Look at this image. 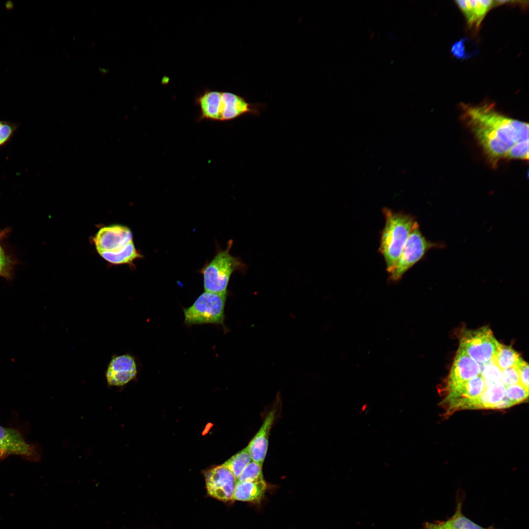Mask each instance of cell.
Instances as JSON below:
<instances>
[{"mask_svg":"<svg viewBox=\"0 0 529 529\" xmlns=\"http://www.w3.org/2000/svg\"><path fill=\"white\" fill-rule=\"evenodd\" d=\"M496 363L502 370L517 365L523 360L511 346L499 343L494 357Z\"/></svg>","mask_w":529,"mask_h":529,"instance_id":"18","label":"cell"},{"mask_svg":"<svg viewBox=\"0 0 529 529\" xmlns=\"http://www.w3.org/2000/svg\"><path fill=\"white\" fill-rule=\"evenodd\" d=\"M266 487L264 479L250 481H237L233 500L258 502L264 496Z\"/></svg>","mask_w":529,"mask_h":529,"instance_id":"15","label":"cell"},{"mask_svg":"<svg viewBox=\"0 0 529 529\" xmlns=\"http://www.w3.org/2000/svg\"><path fill=\"white\" fill-rule=\"evenodd\" d=\"M255 105L242 97L230 92H221L219 104L220 121L230 120L247 113H258Z\"/></svg>","mask_w":529,"mask_h":529,"instance_id":"12","label":"cell"},{"mask_svg":"<svg viewBox=\"0 0 529 529\" xmlns=\"http://www.w3.org/2000/svg\"><path fill=\"white\" fill-rule=\"evenodd\" d=\"M99 255L107 262L115 264H130L135 260L142 257V254L136 248L133 241L117 252H105Z\"/></svg>","mask_w":529,"mask_h":529,"instance_id":"17","label":"cell"},{"mask_svg":"<svg viewBox=\"0 0 529 529\" xmlns=\"http://www.w3.org/2000/svg\"><path fill=\"white\" fill-rule=\"evenodd\" d=\"M461 503L458 502L454 514L442 524L449 529H486L465 517L461 511Z\"/></svg>","mask_w":529,"mask_h":529,"instance_id":"19","label":"cell"},{"mask_svg":"<svg viewBox=\"0 0 529 529\" xmlns=\"http://www.w3.org/2000/svg\"><path fill=\"white\" fill-rule=\"evenodd\" d=\"M436 523L437 527L439 529H449L447 528V527H445L444 526H443L441 522H437V523Z\"/></svg>","mask_w":529,"mask_h":529,"instance_id":"31","label":"cell"},{"mask_svg":"<svg viewBox=\"0 0 529 529\" xmlns=\"http://www.w3.org/2000/svg\"><path fill=\"white\" fill-rule=\"evenodd\" d=\"M480 372L479 363L458 348L448 379L447 387L471 380L479 375Z\"/></svg>","mask_w":529,"mask_h":529,"instance_id":"10","label":"cell"},{"mask_svg":"<svg viewBox=\"0 0 529 529\" xmlns=\"http://www.w3.org/2000/svg\"><path fill=\"white\" fill-rule=\"evenodd\" d=\"M0 236H1V235H0ZM2 253H4V252H3V250H2V248H1V246H0V254H2Z\"/></svg>","mask_w":529,"mask_h":529,"instance_id":"33","label":"cell"},{"mask_svg":"<svg viewBox=\"0 0 529 529\" xmlns=\"http://www.w3.org/2000/svg\"><path fill=\"white\" fill-rule=\"evenodd\" d=\"M221 92L207 90L196 98L200 110V118L220 121L219 104Z\"/></svg>","mask_w":529,"mask_h":529,"instance_id":"16","label":"cell"},{"mask_svg":"<svg viewBox=\"0 0 529 529\" xmlns=\"http://www.w3.org/2000/svg\"><path fill=\"white\" fill-rule=\"evenodd\" d=\"M205 478L209 495L223 502L233 501L237 480L225 466L222 464L207 471Z\"/></svg>","mask_w":529,"mask_h":529,"instance_id":"7","label":"cell"},{"mask_svg":"<svg viewBox=\"0 0 529 529\" xmlns=\"http://www.w3.org/2000/svg\"><path fill=\"white\" fill-rule=\"evenodd\" d=\"M502 382L506 386L520 383L519 368L517 365L503 369Z\"/></svg>","mask_w":529,"mask_h":529,"instance_id":"26","label":"cell"},{"mask_svg":"<svg viewBox=\"0 0 529 529\" xmlns=\"http://www.w3.org/2000/svg\"><path fill=\"white\" fill-rule=\"evenodd\" d=\"M385 223L382 231L379 252L383 256L389 274L394 269L409 237L418 222L411 215L395 212L388 208L382 210Z\"/></svg>","mask_w":529,"mask_h":529,"instance_id":"2","label":"cell"},{"mask_svg":"<svg viewBox=\"0 0 529 529\" xmlns=\"http://www.w3.org/2000/svg\"><path fill=\"white\" fill-rule=\"evenodd\" d=\"M227 294V293L203 292L192 305L183 309L185 324L188 325L205 323L224 324Z\"/></svg>","mask_w":529,"mask_h":529,"instance_id":"4","label":"cell"},{"mask_svg":"<svg viewBox=\"0 0 529 529\" xmlns=\"http://www.w3.org/2000/svg\"><path fill=\"white\" fill-rule=\"evenodd\" d=\"M506 158L528 160L529 159V139L517 143L509 151Z\"/></svg>","mask_w":529,"mask_h":529,"instance_id":"24","label":"cell"},{"mask_svg":"<svg viewBox=\"0 0 529 529\" xmlns=\"http://www.w3.org/2000/svg\"><path fill=\"white\" fill-rule=\"evenodd\" d=\"M275 418V411H270L262 425L246 447L252 460L261 465L265 459L268 446L270 431Z\"/></svg>","mask_w":529,"mask_h":529,"instance_id":"13","label":"cell"},{"mask_svg":"<svg viewBox=\"0 0 529 529\" xmlns=\"http://www.w3.org/2000/svg\"><path fill=\"white\" fill-rule=\"evenodd\" d=\"M133 241L131 230L120 224H113L99 229L94 238V242L98 254L117 252Z\"/></svg>","mask_w":529,"mask_h":529,"instance_id":"8","label":"cell"},{"mask_svg":"<svg viewBox=\"0 0 529 529\" xmlns=\"http://www.w3.org/2000/svg\"><path fill=\"white\" fill-rule=\"evenodd\" d=\"M233 241L229 240L225 250L218 249L214 258L206 263L200 271L203 276L205 291L218 294L227 293V287L232 274L242 270L244 264L233 256L230 251Z\"/></svg>","mask_w":529,"mask_h":529,"instance_id":"3","label":"cell"},{"mask_svg":"<svg viewBox=\"0 0 529 529\" xmlns=\"http://www.w3.org/2000/svg\"><path fill=\"white\" fill-rule=\"evenodd\" d=\"M467 38H464L456 42L452 46L451 52L457 58L466 59L471 57V54L467 51Z\"/></svg>","mask_w":529,"mask_h":529,"instance_id":"27","label":"cell"},{"mask_svg":"<svg viewBox=\"0 0 529 529\" xmlns=\"http://www.w3.org/2000/svg\"><path fill=\"white\" fill-rule=\"evenodd\" d=\"M262 466L251 460L244 468L239 478L238 481H250L264 479Z\"/></svg>","mask_w":529,"mask_h":529,"instance_id":"23","label":"cell"},{"mask_svg":"<svg viewBox=\"0 0 529 529\" xmlns=\"http://www.w3.org/2000/svg\"><path fill=\"white\" fill-rule=\"evenodd\" d=\"M367 405L366 404L363 405V406L361 408V411H365L366 410V409H367Z\"/></svg>","mask_w":529,"mask_h":529,"instance_id":"32","label":"cell"},{"mask_svg":"<svg viewBox=\"0 0 529 529\" xmlns=\"http://www.w3.org/2000/svg\"><path fill=\"white\" fill-rule=\"evenodd\" d=\"M517 366L519 368L520 383L529 389V365L523 360Z\"/></svg>","mask_w":529,"mask_h":529,"instance_id":"28","label":"cell"},{"mask_svg":"<svg viewBox=\"0 0 529 529\" xmlns=\"http://www.w3.org/2000/svg\"><path fill=\"white\" fill-rule=\"evenodd\" d=\"M18 125L13 122L5 120L0 128V147L4 146L11 140Z\"/></svg>","mask_w":529,"mask_h":529,"instance_id":"25","label":"cell"},{"mask_svg":"<svg viewBox=\"0 0 529 529\" xmlns=\"http://www.w3.org/2000/svg\"><path fill=\"white\" fill-rule=\"evenodd\" d=\"M33 447L17 431L0 426V458L12 455L31 456Z\"/></svg>","mask_w":529,"mask_h":529,"instance_id":"11","label":"cell"},{"mask_svg":"<svg viewBox=\"0 0 529 529\" xmlns=\"http://www.w3.org/2000/svg\"><path fill=\"white\" fill-rule=\"evenodd\" d=\"M482 368H481L480 373L482 377L486 388L496 383L501 382L502 370L495 362L494 359L484 364Z\"/></svg>","mask_w":529,"mask_h":529,"instance_id":"21","label":"cell"},{"mask_svg":"<svg viewBox=\"0 0 529 529\" xmlns=\"http://www.w3.org/2000/svg\"><path fill=\"white\" fill-rule=\"evenodd\" d=\"M424 529H439L435 523H426L424 526Z\"/></svg>","mask_w":529,"mask_h":529,"instance_id":"30","label":"cell"},{"mask_svg":"<svg viewBox=\"0 0 529 529\" xmlns=\"http://www.w3.org/2000/svg\"><path fill=\"white\" fill-rule=\"evenodd\" d=\"M251 460V458L246 447L243 450L232 456L223 465L232 473L237 480L244 468Z\"/></svg>","mask_w":529,"mask_h":529,"instance_id":"20","label":"cell"},{"mask_svg":"<svg viewBox=\"0 0 529 529\" xmlns=\"http://www.w3.org/2000/svg\"><path fill=\"white\" fill-rule=\"evenodd\" d=\"M8 260L4 253L0 254V275L3 274L8 265Z\"/></svg>","mask_w":529,"mask_h":529,"instance_id":"29","label":"cell"},{"mask_svg":"<svg viewBox=\"0 0 529 529\" xmlns=\"http://www.w3.org/2000/svg\"><path fill=\"white\" fill-rule=\"evenodd\" d=\"M499 342L488 327L467 330L460 339L459 348L477 362L485 363L494 358Z\"/></svg>","mask_w":529,"mask_h":529,"instance_id":"6","label":"cell"},{"mask_svg":"<svg viewBox=\"0 0 529 529\" xmlns=\"http://www.w3.org/2000/svg\"><path fill=\"white\" fill-rule=\"evenodd\" d=\"M137 364L130 354L114 356L105 372V378L110 386L120 387L134 380L137 374Z\"/></svg>","mask_w":529,"mask_h":529,"instance_id":"9","label":"cell"},{"mask_svg":"<svg viewBox=\"0 0 529 529\" xmlns=\"http://www.w3.org/2000/svg\"><path fill=\"white\" fill-rule=\"evenodd\" d=\"M455 2L465 17L467 24L475 26L479 25L495 4V1L491 0H462Z\"/></svg>","mask_w":529,"mask_h":529,"instance_id":"14","label":"cell"},{"mask_svg":"<svg viewBox=\"0 0 529 529\" xmlns=\"http://www.w3.org/2000/svg\"><path fill=\"white\" fill-rule=\"evenodd\" d=\"M437 243L427 240L419 229L418 223L412 230L393 271L389 274L388 281L396 283L424 257L432 248L439 247Z\"/></svg>","mask_w":529,"mask_h":529,"instance_id":"5","label":"cell"},{"mask_svg":"<svg viewBox=\"0 0 529 529\" xmlns=\"http://www.w3.org/2000/svg\"><path fill=\"white\" fill-rule=\"evenodd\" d=\"M529 389L521 383H518L505 388V397L511 403L512 405L520 403L528 398Z\"/></svg>","mask_w":529,"mask_h":529,"instance_id":"22","label":"cell"},{"mask_svg":"<svg viewBox=\"0 0 529 529\" xmlns=\"http://www.w3.org/2000/svg\"><path fill=\"white\" fill-rule=\"evenodd\" d=\"M463 118L494 167L518 142L529 139V124L499 113L490 104L464 106Z\"/></svg>","mask_w":529,"mask_h":529,"instance_id":"1","label":"cell"}]
</instances>
